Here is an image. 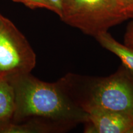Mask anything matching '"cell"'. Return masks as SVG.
<instances>
[{
  "mask_svg": "<svg viewBox=\"0 0 133 133\" xmlns=\"http://www.w3.org/2000/svg\"><path fill=\"white\" fill-rule=\"evenodd\" d=\"M6 79L15 96L12 122L34 123L48 132H62L87 121V113L73 97L64 77L48 83L28 73Z\"/></svg>",
  "mask_w": 133,
  "mask_h": 133,
  "instance_id": "cell-1",
  "label": "cell"
},
{
  "mask_svg": "<svg viewBox=\"0 0 133 133\" xmlns=\"http://www.w3.org/2000/svg\"><path fill=\"white\" fill-rule=\"evenodd\" d=\"M73 97L86 112L101 109L133 115V72L121 65L107 76H65Z\"/></svg>",
  "mask_w": 133,
  "mask_h": 133,
  "instance_id": "cell-2",
  "label": "cell"
},
{
  "mask_svg": "<svg viewBox=\"0 0 133 133\" xmlns=\"http://www.w3.org/2000/svg\"><path fill=\"white\" fill-rule=\"evenodd\" d=\"M60 18L94 38L128 19L115 0H62Z\"/></svg>",
  "mask_w": 133,
  "mask_h": 133,
  "instance_id": "cell-3",
  "label": "cell"
},
{
  "mask_svg": "<svg viewBox=\"0 0 133 133\" xmlns=\"http://www.w3.org/2000/svg\"><path fill=\"white\" fill-rule=\"evenodd\" d=\"M36 65V54L24 35L0 14V78L28 74Z\"/></svg>",
  "mask_w": 133,
  "mask_h": 133,
  "instance_id": "cell-4",
  "label": "cell"
},
{
  "mask_svg": "<svg viewBox=\"0 0 133 133\" xmlns=\"http://www.w3.org/2000/svg\"><path fill=\"white\" fill-rule=\"evenodd\" d=\"M86 133H130L133 129V115L108 110L92 109L86 112Z\"/></svg>",
  "mask_w": 133,
  "mask_h": 133,
  "instance_id": "cell-5",
  "label": "cell"
},
{
  "mask_svg": "<svg viewBox=\"0 0 133 133\" xmlns=\"http://www.w3.org/2000/svg\"><path fill=\"white\" fill-rule=\"evenodd\" d=\"M95 38L102 47L116 55L122 64L133 72V48L116 41L109 31L101 33Z\"/></svg>",
  "mask_w": 133,
  "mask_h": 133,
  "instance_id": "cell-6",
  "label": "cell"
},
{
  "mask_svg": "<svg viewBox=\"0 0 133 133\" xmlns=\"http://www.w3.org/2000/svg\"><path fill=\"white\" fill-rule=\"evenodd\" d=\"M15 108L12 87L7 79L0 78V124L12 120Z\"/></svg>",
  "mask_w": 133,
  "mask_h": 133,
  "instance_id": "cell-7",
  "label": "cell"
},
{
  "mask_svg": "<svg viewBox=\"0 0 133 133\" xmlns=\"http://www.w3.org/2000/svg\"><path fill=\"white\" fill-rule=\"evenodd\" d=\"M45 128L34 123H20L12 121L0 124V133H46Z\"/></svg>",
  "mask_w": 133,
  "mask_h": 133,
  "instance_id": "cell-8",
  "label": "cell"
},
{
  "mask_svg": "<svg viewBox=\"0 0 133 133\" xmlns=\"http://www.w3.org/2000/svg\"><path fill=\"white\" fill-rule=\"evenodd\" d=\"M12 1L22 3L31 9L45 8L52 11V7L48 0H12Z\"/></svg>",
  "mask_w": 133,
  "mask_h": 133,
  "instance_id": "cell-9",
  "label": "cell"
},
{
  "mask_svg": "<svg viewBox=\"0 0 133 133\" xmlns=\"http://www.w3.org/2000/svg\"><path fill=\"white\" fill-rule=\"evenodd\" d=\"M126 17L133 19V0H115Z\"/></svg>",
  "mask_w": 133,
  "mask_h": 133,
  "instance_id": "cell-10",
  "label": "cell"
},
{
  "mask_svg": "<svg viewBox=\"0 0 133 133\" xmlns=\"http://www.w3.org/2000/svg\"><path fill=\"white\" fill-rule=\"evenodd\" d=\"M124 43L126 46L133 48V21L129 23L124 36Z\"/></svg>",
  "mask_w": 133,
  "mask_h": 133,
  "instance_id": "cell-11",
  "label": "cell"
},
{
  "mask_svg": "<svg viewBox=\"0 0 133 133\" xmlns=\"http://www.w3.org/2000/svg\"><path fill=\"white\" fill-rule=\"evenodd\" d=\"M52 7V11L61 17L62 14V0H48Z\"/></svg>",
  "mask_w": 133,
  "mask_h": 133,
  "instance_id": "cell-12",
  "label": "cell"
}]
</instances>
